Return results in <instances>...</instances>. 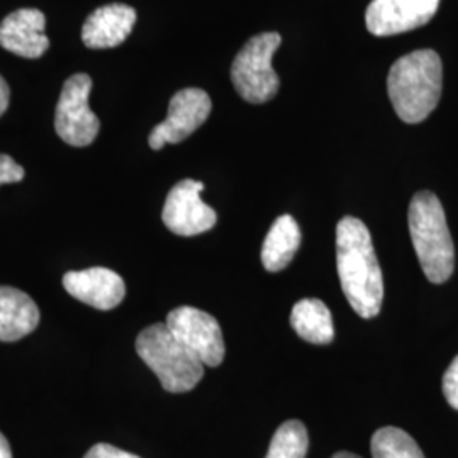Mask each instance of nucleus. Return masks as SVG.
I'll use <instances>...</instances> for the list:
<instances>
[{"mask_svg": "<svg viewBox=\"0 0 458 458\" xmlns=\"http://www.w3.org/2000/svg\"><path fill=\"white\" fill-rule=\"evenodd\" d=\"M136 17L131 5L121 2L98 7L83 24V45L92 49L115 48L123 45L131 34Z\"/></svg>", "mask_w": 458, "mask_h": 458, "instance_id": "nucleus-13", "label": "nucleus"}, {"mask_svg": "<svg viewBox=\"0 0 458 458\" xmlns=\"http://www.w3.org/2000/svg\"><path fill=\"white\" fill-rule=\"evenodd\" d=\"M202 182L185 179L172 187L165 200V226L179 236H196L213 229L217 223V214L202 199Z\"/></svg>", "mask_w": 458, "mask_h": 458, "instance_id": "nucleus-9", "label": "nucleus"}, {"mask_svg": "<svg viewBox=\"0 0 458 458\" xmlns=\"http://www.w3.org/2000/svg\"><path fill=\"white\" fill-rule=\"evenodd\" d=\"M26 172L21 165H17L9 155L0 153V185L2 183H16L24 179Z\"/></svg>", "mask_w": 458, "mask_h": 458, "instance_id": "nucleus-20", "label": "nucleus"}, {"mask_svg": "<svg viewBox=\"0 0 458 458\" xmlns=\"http://www.w3.org/2000/svg\"><path fill=\"white\" fill-rule=\"evenodd\" d=\"M166 327L185 344L204 367H217L225 360L226 346L219 323L209 312L181 306L166 316Z\"/></svg>", "mask_w": 458, "mask_h": 458, "instance_id": "nucleus-7", "label": "nucleus"}, {"mask_svg": "<svg viewBox=\"0 0 458 458\" xmlns=\"http://www.w3.org/2000/svg\"><path fill=\"white\" fill-rule=\"evenodd\" d=\"M47 17L38 9H19L0 22V47L22 58H39L49 48Z\"/></svg>", "mask_w": 458, "mask_h": 458, "instance_id": "nucleus-12", "label": "nucleus"}, {"mask_svg": "<svg viewBox=\"0 0 458 458\" xmlns=\"http://www.w3.org/2000/svg\"><path fill=\"white\" fill-rule=\"evenodd\" d=\"M370 450L372 458H425L414 438L395 426L377 429L370 442Z\"/></svg>", "mask_w": 458, "mask_h": 458, "instance_id": "nucleus-17", "label": "nucleus"}, {"mask_svg": "<svg viewBox=\"0 0 458 458\" xmlns=\"http://www.w3.org/2000/svg\"><path fill=\"white\" fill-rule=\"evenodd\" d=\"M90 92L92 79L87 73H75L64 83L55 113V130L70 147H89L98 138L100 123L89 106Z\"/></svg>", "mask_w": 458, "mask_h": 458, "instance_id": "nucleus-6", "label": "nucleus"}, {"mask_svg": "<svg viewBox=\"0 0 458 458\" xmlns=\"http://www.w3.org/2000/svg\"><path fill=\"white\" fill-rule=\"evenodd\" d=\"M301 228L293 216L284 214L272 225L262 248V263L268 272L284 270L301 246Z\"/></svg>", "mask_w": 458, "mask_h": 458, "instance_id": "nucleus-15", "label": "nucleus"}, {"mask_svg": "<svg viewBox=\"0 0 458 458\" xmlns=\"http://www.w3.org/2000/svg\"><path fill=\"white\" fill-rule=\"evenodd\" d=\"M331 458H361L360 455H355V454H352V452H338V454H335Z\"/></svg>", "mask_w": 458, "mask_h": 458, "instance_id": "nucleus-24", "label": "nucleus"}, {"mask_svg": "<svg viewBox=\"0 0 458 458\" xmlns=\"http://www.w3.org/2000/svg\"><path fill=\"white\" fill-rule=\"evenodd\" d=\"M280 43L278 33L257 34L236 55L231 65V81L246 102L265 104L277 96L280 81L272 58Z\"/></svg>", "mask_w": 458, "mask_h": 458, "instance_id": "nucleus-5", "label": "nucleus"}, {"mask_svg": "<svg viewBox=\"0 0 458 458\" xmlns=\"http://www.w3.org/2000/svg\"><path fill=\"white\" fill-rule=\"evenodd\" d=\"M443 395L454 410H458V355L443 376Z\"/></svg>", "mask_w": 458, "mask_h": 458, "instance_id": "nucleus-19", "label": "nucleus"}, {"mask_svg": "<svg viewBox=\"0 0 458 458\" xmlns=\"http://www.w3.org/2000/svg\"><path fill=\"white\" fill-rule=\"evenodd\" d=\"M336 267L344 297L363 319L376 318L384 301V277L369 228L346 216L336 226Z\"/></svg>", "mask_w": 458, "mask_h": 458, "instance_id": "nucleus-1", "label": "nucleus"}, {"mask_svg": "<svg viewBox=\"0 0 458 458\" xmlns=\"http://www.w3.org/2000/svg\"><path fill=\"white\" fill-rule=\"evenodd\" d=\"M310 435L306 426L297 420L278 426L265 458H306Z\"/></svg>", "mask_w": 458, "mask_h": 458, "instance_id": "nucleus-18", "label": "nucleus"}, {"mask_svg": "<svg viewBox=\"0 0 458 458\" xmlns=\"http://www.w3.org/2000/svg\"><path fill=\"white\" fill-rule=\"evenodd\" d=\"M291 327L308 344H327L335 338L331 311L319 299H302L291 312Z\"/></svg>", "mask_w": 458, "mask_h": 458, "instance_id": "nucleus-16", "label": "nucleus"}, {"mask_svg": "<svg viewBox=\"0 0 458 458\" xmlns=\"http://www.w3.org/2000/svg\"><path fill=\"white\" fill-rule=\"evenodd\" d=\"M9 100H11V89H9L7 82L4 81V77L0 75V115L7 111Z\"/></svg>", "mask_w": 458, "mask_h": 458, "instance_id": "nucleus-22", "label": "nucleus"}, {"mask_svg": "<svg viewBox=\"0 0 458 458\" xmlns=\"http://www.w3.org/2000/svg\"><path fill=\"white\" fill-rule=\"evenodd\" d=\"M408 225L426 278L433 284L446 282L455 268V250L440 199L428 191L414 194Z\"/></svg>", "mask_w": 458, "mask_h": 458, "instance_id": "nucleus-3", "label": "nucleus"}, {"mask_svg": "<svg viewBox=\"0 0 458 458\" xmlns=\"http://www.w3.org/2000/svg\"><path fill=\"white\" fill-rule=\"evenodd\" d=\"M39 310L26 293L0 285V342H17L39 325Z\"/></svg>", "mask_w": 458, "mask_h": 458, "instance_id": "nucleus-14", "label": "nucleus"}, {"mask_svg": "<svg viewBox=\"0 0 458 458\" xmlns=\"http://www.w3.org/2000/svg\"><path fill=\"white\" fill-rule=\"evenodd\" d=\"M83 458H140L138 455H132L130 452L119 450L113 445L107 443H98L96 446H92L87 455Z\"/></svg>", "mask_w": 458, "mask_h": 458, "instance_id": "nucleus-21", "label": "nucleus"}, {"mask_svg": "<svg viewBox=\"0 0 458 458\" xmlns=\"http://www.w3.org/2000/svg\"><path fill=\"white\" fill-rule=\"evenodd\" d=\"M0 458H13V450L2 433H0Z\"/></svg>", "mask_w": 458, "mask_h": 458, "instance_id": "nucleus-23", "label": "nucleus"}, {"mask_svg": "<svg viewBox=\"0 0 458 458\" xmlns=\"http://www.w3.org/2000/svg\"><path fill=\"white\" fill-rule=\"evenodd\" d=\"M64 287L72 297L98 311L114 310L126 295L124 280L104 267H94L81 272H66Z\"/></svg>", "mask_w": 458, "mask_h": 458, "instance_id": "nucleus-11", "label": "nucleus"}, {"mask_svg": "<svg viewBox=\"0 0 458 458\" xmlns=\"http://www.w3.org/2000/svg\"><path fill=\"white\" fill-rule=\"evenodd\" d=\"M213 102L200 89L179 90L168 104V115L149 132L148 143L158 151L165 145H175L197 131L211 114Z\"/></svg>", "mask_w": 458, "mask_h": 458, "instance_id": "nucleus-8", "label": "nucleus"}, {"mask_svg": "<svg viewBox=\"0 0 458 458\" xmlns=\"http://www.w3.org/2000/svg\"><path fill=\"white\" fill-rule=\"evenodd\" d=\"M438 5L440 0H372L365 13L367 30L378 38L408 33L428 24Z\"/></svg>", "mask_w": 458, "mask_h": 458, "instance_id": "nucleus-10", "label": "nucleus"}, {"mask_svg": "<svg viewBox=\"0 0 458 458\" xmlns=\"http://www.w3.org/2000/svg\"><path fill=\"white\" fill-rule=\"evenodd\" d=\"M136 352L166 393H189L204 377V363L162 323L145 327L138 335Z\"/></svg>", "mask_w": 458, "mask_h": 458, "instance_id": "nucleus-4", "label": "nucleus"}, {"mask_svg": "<svg viewBox=\"0 0 458 458\" xmlns=\"http://www.w3.org/2000/svg\"><path fill=\"white\" fill-rule=\"evenodd\" d=\"M442 58L433 49H418L399 58L387 77V94L395 114L408 124L425 121L442 98Z\"/></svg>", "mask_w": 458, "mask_h": 458, "instance_id": "nucleus-2", "label": "nucleus"}]
</instances>
